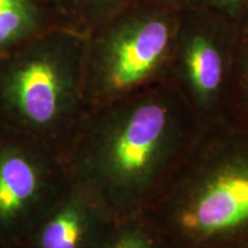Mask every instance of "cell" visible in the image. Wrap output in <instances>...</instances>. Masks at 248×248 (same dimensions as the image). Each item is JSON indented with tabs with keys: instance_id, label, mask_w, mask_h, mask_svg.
<instances>
[{
	"instance_id": "obj_1",
	"label": "cell",
	"mask_w": 248,
	"mask_h": 248,
	"mask_svg": "<svg viewBox=\"0 0 248 248\" xmlns=\"http://www.w3.org/2000/svg\"><path fill=\"white\" fill-rule=\"evenodd\" d=\"M181 8L142 0L86 36L84 94L114 100L161 78L172 66Z\"/></svg>"
},
{
	"instance_id": "obj_2",
	"label": "cell",
	"mask_w": 248,
	"mask_h": 248,
	"mask_svg": "<svg viewBox=\"0 0 248 248\" xmlns=\"http://www.w3.org/2000/svg\"><path fill=\"white\" fill-rule=\"evenodd\" d=\"M86 36L57 27L0 57V104L46 125L84 94Z\"/></svg>"
},
{
	"instance_id": "obj_3",
	"label": "cell",
	"mask_w": 248,
	"mask_h": 248,
	"mask_svg": "<svg viewBox=\"0 0 248 248\" xmlns=\"http://www.w3.org/2000/svg\"><path fill=\"white\" fill-rule=\"evenodd\" d=\"M237 23L204 9H181L172 66L201 105L216 101L232 83Z\"/></svg>"
},
{
	"instance_id": "obj_4",
	"label": "cell",
	"mask_w": 248,
	"mask_h": 248,
	"mask_svg": "<svg viewBox=\"0 0 248 248\" xmlns=\"http://www.w3.org/2000/svg\"><path fill=\"white\" fill-rule=\"evenodd\" d=\"M164 89L130 100L104 147V169L113 183L131 190L153 173L162 157L171 119V100Z\"/></svg>"
},
{
	"instance_id": "obj_5",
	"label": "cell",
	"mask_w": 248,
	"mask_h": 248,
	"mask_svg": "<svg viewBox=\"0 0 248 248\" xmlns=\"http://www.w3.org/2000/svg\"><path fill=\"white\" fill-rule=\"evenodd\" d=\"M182 222L188 231L203 235L248 224V159L217 172L192 201Z\"/></svg>"
},
{
	"instance_id": "obj_6",
	"label": "cell",
	"mask_w": 248,
	"mask_h": 248,
	"mask_svg": "<svg viewBox=\"0 0 248 248\" xmlns=\"http://www.w3.org/2000/svg\"><path fill=\"white\" fill-rule=\"evenodd\" d=\"M57 27L53 7L43 0H0V57Z\"/></svg>"
},
{
	"instance_id": "obj_7",
	"label": "cell",
	"mask_w": 248,
	"mask_h": 248,
	"mask_svg": "<svg viewBox=\"0 0 248 248\" xmlns=\"http://www.w3.org/2000/svg\"><path fill=\"white\" fill-rule=\"evenodd\" d=\"M40 178L35 164L18 153L0 155V217L17 215L33 200Z\"/></svg>"
},
{
	"instance_id": "obj_8",
	"label": "cell",
	"mask_w": 248,
	"mask_h": 248,
	"mask_svg": "<svg viewBox=\"0 0 248 248\" xmlns=\"http://www.w3.org/2000/svg\"><path fill=\"white\" fill-rule=\"evenodd\" d=\"M142 0H55L59 24L88 36L120 12Z\"/></svg>"
},
{
	"instance_id": "obj_9",
	"label": "cell",
	"mask_w": 248,
	"mask_h": 248,
	"mask_svg": "<svg viewBox=\"0 0 248 248\" xmlns=\"http://www.w3.org/2000/svg\"><path fill=\"white\" fill-rule=\"evenodd\" d=\"M83 232V213L75 206L66 207L46 224L40 245L42 248H78Z\"/></svg>"
},
{
	"instance_id": "obj_10",
	"label": "cell",
	"mask_w": 248,
	"mask_h": 248,
	"mask_svg": "<svg viewBox=\"0 0 248 248\" xmlns=\"http://www.w3.org/2000/svg\"><path fill=\"white\" fill-rule=\"evenodd\" d=\"M232 85L248 104V15L237 22Z\"/></svg>"
},
{
	"instance_id": "obj_11",
	"label": "cell",
	"mask_w": 248,
	"mask_h": 248,
	"mask_svg": "<svg viewBox=\"0 0 248 248\" xmlns=\"http://www.w3.org/2000/svg\"><path fill=\"white\" fill-rule=\"evenodd\" d=\"M181 9H204L239 22L248 15V0H171Z\"/></svg>"
},
{
	"instance_id": "obj_12",
	"label": "cell",
	"mask_w": 248,
	"mask_h": 248,
	"mask_svg": "<svg viewBox=\"0 0 248 248\" xmlns=\"http://www.w3.org/2000/svg\"><path fill=\"white\" fill-rule=\"evenodd\" d=\"M114 248H148V246L140 235L128 234L120 239Z\"/></svg>"
},
{
	"instance_id": "obj_13",
	"label": "cell",
	"mask_w": 248,
	"mask_h": 248,
	"mask_svg": "<svg viewBox=\"0 0 248 248\" xmlns=\"http://www.w3.org/2000/svg\"><path fill=\"white\" fill-rule=\"evenodd\" d=\"M43 1L47 2V4H49V5L52 6V7H53V4H54V1H55V0H43Z\"/></svg>"
}]
</instances>
